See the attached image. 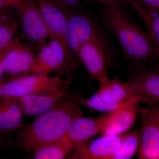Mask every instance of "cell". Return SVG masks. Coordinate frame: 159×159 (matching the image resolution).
Returning <instances> with one entry per match:
<instances>
[{
  "mask_svg": "<svg viewBox=\"0 0 159 159\" xmlns=\"http://www.w3.org/2000/svg\"><path fill=\"white\" fill-rule=\"evenodd\" d=\"M101 13L103 22L116 38L131 66L159 64V47L149 32L141 29L119 7L102 5Z\"/></svg>",
  "mask_w": 159,
  "mask_h": 159,
  "instance_id": "6da1fadb",
  "label": "cell"
},
{
  "mask_svg": "<svg viewBox=\"0 0 159 159\" xmlns=\"http://www.w3.org/2000/svg\"><path fill=\"white\" fill-rule=\"evenodd\" d=\"M81 106L77 97L71 96L63 99L20 132L19 146L33 152L43 145L64 138L74 120L83 115Z\"/></svg>",
  "mask_w": 159,
  "mask_h": 159,
  "instance_id": "7a4b0ae2",
  "label": "cell"
},
{
  "mask_svg": "<svg viewBox=\"0 0 159 159\" xmlns=\"http://www.w3.org/2000/svg\"><path fill=\"white\" fill-rule=\"evenodd\" d=\"M76 57L86 69L91 80H95L100 84L109 80L108 72L113 66V53L102 31L81 46Z\"/></svg>",
  "mask_w": 159,
  "mask_h": 159,
  "instance_id": "3957f363",
  "label": "cell"
},
{
  "mask_svg": "<svg viewBox=\"0 0 159 159\" xmlns=\"http://www.w3.org/2000/svg\"><path fill=\"white\" fill-rule=\"evenodd\" d=\"M40 49L36 54L31 74L50 75L57 74L71 80L78 66V60L67 53L63 46L53 39Z\"/></svg>",
  "mask_w": 159,
  "mask_h": 159,
  "instance_id": "277c9868",
  "label": "cell"
},
{
  "mask_svg": "<svg viewBox=\"0 0 159 159\" xmlns=\"http://www.w3.org/2000/svg\"><path fill=\"white\" fill-rule=\"evenodd\" d=\"M71 80H63L59 75L30 74L11 78L0 85V97L16 98L29 94L55 92L69 89Z\"/></svg>",
  "mask_w": 159,
  "mask_h": 159,
  "instance_id": "5b68a950",
  "label": "cell"
},
{
  "mask_svg": "<svg viewBox=\"0 0 159 159\" xmlns=\"http://www.w3.org/2000/svg\"><path fill=\"white\" fill-rule=\"evenodd\" d=\"M15 9L23 39L36 53L47 43L48 31L37 0H17Z\"/></svg>",
  "mask_w": 159,
  "mask_h": 159,
  "instance_id": "8992f818",
  "label": "cell"
},
{
  "mask_svg": "<svg viewBox=\"0 0 159 159\" xmlns=\"http://www.w3.org/2000/svg\"><path fill=\"white\" fill-rule=\"evenodd\" d=\"M66 10L68 15L66 42L70 51L76 57L81 46L102 31L94 20L84 12L82 8Z\"/></svg>",
  "mask_w": 159,
  "mask_h": 159,
  "instance_id": "52a82bcc",
  "label": "cell"
},
{
  "mask_svg": "<svg viewBox=\"0 0 159 159\" xmlns=\"http://www.w3.org/2000/svg\"><path fill=\"white\" fill-rule=\"evenodd\" d=\"M142 127L138 158H159V103L140 108Z\"/></svg>",
  "mask_w": 159,
  "mask_h": 159,
  "instance_id": "ba28073f",
  "label": "cell"
},
{
  "mask_svg": "<svg viewBox=\"0 0 159 159\" xmlns=\"http://www.w3.org/2000/svg\"><path fill=\"white\" fill-rule=\"evenodd\" d=\"M138 102L131 103L99 116V132L102 136L121 134L132 127L140 107Z\"/></svg>",
  "mask_w": 159,
  "mask_h": 159,
  "instance_id": "9c48e42d",
  "label": "cell"
},
{
  "mask_svg": "<svg viewBox=\"0 0 159 159\" xmlns=\"http://www.w3.org/2000/svg\"><path fill=\"white\" fill-rule=\"evenodd\" d=\"M127 82L139 95L159 102V64L131 66Z\"/></svg>",
  "mask_w": 159,
  "mask_h": 159,
  "instance_id": "30bf717a",
  "label": "cell"
},
{
  "mask_svg": "<svg viewBox=\"0 0 159 159\" xmlns=\"http://www.w3.org/2000/svg\"><path fill=\"white\" fill-rule=\"evenodd\" d=\"M96 93L103 102L109 104H122L132 101L151 105L159 102L139 95L128 82L115 77L101 84Z\"/></svg>",
  "mask_w": 159,
  "mask_h": 159,
  "instance_id": "8fae6325",
  "label": "cell"
},
{
  "mask_svg": "<svg viewBox=\"0 0 159 159\" xmlns=\"http://www.w3.org/2000/svg\"><path fill=\"white\" fill-rule=\"evenodd\" d=\"M36 54L26 42L18 43L3 59L4 74L9 79L31 74Z\"/></svg>",
  "mask_w": 159,
  "mask_h": 159,
  "instance_id": "7c38bea8",
  "label": "cell"
},
{
  "mask_svg": "<svg viewBox=\"0 0 159 159\" xmlns=\"http://www.w3.org/2000/svg\"><path fill=\"white\" fill-rule=\"evenodd\" d=\"M124 134L104 135L92 140L76 151L72 152L67 157L76 159H111L119 150Z\"/></svg>",
  "mask_w": 159,
  "mask_h": 159,
  "instance_id": "4fadbf2b",
  "label": "cell"
},
{
  "mask_svg": "<svg viewBox=\"0 0 159 159\" xmlns=\"http://www.w3.org/2000/svg\"><path fill=\"white\" fill-rule=\"evenodd\" d=\"M69 89L55 92L29 94L16 98L24 116H39L50 110L63 99L70 97Z\"/></svg>",
  "mask_w": 159,
  "mask_h": 159,
  "instance_id": "5bb4252c",
  "label": "cell"
},
{
  "mask_svg": "<svg viewBox=\"0 0 159 159\" xmlns=\"http://www.w3.org/2000/svg\"><path fill=\"white\" fill-rule=\"evenodd\" d=\"M39 9L48 31V39H53L62 45L66 51L75 56L69 49L66 42V32L68 15L66 11L49 4L45 0H37Z\"/></svg>",
  "mask_w": 159,
  "mask_h": 159,
  "instance_id": "9a60e30c",
  "label": "cell"
},
{
  "mask_svg": "<svg viewBox=\"0 0 159 159\" xmlns=\"http://www.w3.org/2000/svg\"><path fill=\"white\" fill-rule=\"evenodd\" d=\"M99 132V116L88 117L83 115L72 123L65 138L72 145V152L79 150Z\"/></svg>",
  "mask_w": 159,
  "mask_h": 159,
  "instance_id": "2e32d148",
  "label": "cell"
},
{
  "mask_svg": "<svg viewBox=\"0 0 159 159\" xmlns=\"http://www.w3.org/2000/svg\"><path fill=\"white\" fill-rule=\"evenodd\" d=\"M24 116L16 99L2 98L0 100V134H6L20 128Z\"/></svg>",
  "mask_w": 159,
  "mask_h": 159,
  "instance_id": "e0dca14e",
  "label": "cell"
},
{
  "mask_svg": "<svg viewBox=\"0 0 159 159\" xmlns=\"http://www.w3.org/2000/svg\"><path fill=\"white\" fill-rule=\"evenodd\" d=\"M72 151V145L65 137L37 148L33 152L34 159H64Z\"/></svg>",
  "mask_w": 159,
  "mask_h": 159,
  "instance_id": "ac0fdd59",
  "label": "cell"
},
{
  "mask_svg": "<svg viewBox=\"0 0 159 159\" xmlns=\"http://www.w3.org/2000/svg\"><path fill=\"white\" fill-rule=\"evenodd\" d=\"M127 3L138 12L144 21L152 37L159 47V12L138 0H128Z\"/></svg>",
  "mask_w": 159,
  "mask_h": 159,
  "instance_id": "d6986e66",
  "label": "cell"
},
{
  "mask_svg": "<svg viewBox=\"0 0 159 159\" xmlns=\"http://www.w3.org/2000/svg\"><path fill=\"white\" fill-rule=\"evenodd\" d=\"M141 130L136 129L125 133L122 144L111 159H129L134 156L139 150Z\"/></svg>",
  "mask_w": 159,
  "mask_h": 159,
  "instance_id": "ffe728a7",
  "label": "cell"
},
{
  "mask_svg": "<svg viewBox=\"0 0 159 159\" xmlns=\"http://www.w3.org/2000/svg\"><path fill=\"white\" fill-rule=\"evenodd\" d=\"M20 25L19 18L10 15L0 23V51L9 45Z\"/></svg>",
  "mask_w": 159,
  "mask_h": 159,
  "instance_id": "44dd1931",
  "label": "cell"
},
{
  "mask_svg": "<svg viewBox=\"0 0 159 159\" xmlns=\"http://www.w3.org/2000/svg\"><path fill=\"white\" fill-rule=\"evenodd\" d=\"M49 4L61 9H81V0H45Z\"/></svg>",
  "mask_w": 159,
  "mask_h": 159,
  "instance_id": "7402d4cb",
  "label": "cell"
},
{
  "mask_svg": "<svg viewBox=\"0 0 159 159\" xmlns=\"http://www.w3.org/2000/svg\"><path fill=\"white\" fill-rule=\"evenodd\" d=\"M23 39V38L22 35L21 36H17V37L15 38L9 45L7 46L5 48L0 51V85L6 80L4 77H3L5 74L2 68L3 59L7 53L14 47L15 45H16L18 43L21 41Z\"/></svg>",
  "mask_w": 159,
  "mask_h": 159,
  "instance_id": "603a6c76",
  "label": "cell"
},
{
  "mask_svg": "<svg viewBox=\"0 0 159 159\" xmlns=\"http://www.w3.org/2000/svg\"><path fill=\"white\" fill-rule=\"evenodd\" d=\"M97 2L102 5L119 7L122 4L127 3L126 0H90Z\"/></svg>",
  "mask_w": 159,
  "mask_h": 159,
  "instance_id": "cb8c5ba5",
  "label": "cell"
},
{
  "mask_svg": "<svg viewBox=\"0 0 159 159\" xmlns=\"http://www.w3.org/2000/svg\"><path fill=\"white\" fill-rule=\"evenodd\" d=\"M140 2L159 12V0H138Z\"/></svg>",
  "mask_w": 159,
  "mask_h": 159,
  "instance_id": "d4e9b609",
  "label": "cell"
},
{
  "mask_svg": "<svg viewBox=\"0 0 159 159\" xmlns=\"http://www.w3.org/2000/svg\"><path fill=\"white\" fill-rule=\"evenodd\" d=\"M17 0H0V9L15 8Z\"/></svg>",
  "mask_w": 159,
  "mask_h": 159,
  "instance_id": "484cf974",
  "label": "cell"
},
{
  "mask_svg": "<svg viewBox=\"0 0 159 159\" xmlns=\"http://www.w3.org/2000/svg\"><path fill=\"white\" fill-rule=\"evenodd\" d=\"M9 9H0V23L11 15V14L9 12Z\"/></svg>",
  "mask_w": 159,
  "mask_h": 159,
  "instance_id": "4316f807",
  "label": "cell"
},
{
  "mask_svg": "<svg viewBox=\"0 0 159 159\" xmlns=\"http://www.w3.org/2000/svg\"><path fill=\"white\" fill-rule=\"evenodd\" d=\"M2 97H0V100H1V99H2Z\"/></svg>",
  "mask_w": 159,
  "mask_h": 159,
  "instance_id": "83f0119b",
  "label": "cell"
},
{
  "mask_svg": "<svg viewBox=\"0 0 159 159\" xmlns=\"http://www.w3.org/2000/svg\"><path fill=\"white\" fill-rule=\"evenodd\" d=\"M126 2H127H127H128V0H126Z\"/></svg>",
  "mask_w": 159,
  "mask_h": 159,
  "instance_id": "f1b7e54d",
  "label": "cell"
},
{
  "mask_svg": "<svg viewBox=\"0 0 159 159\" xmlns=\"http://www.w3.org/2000/svg\"></svg>",
  "mask_w": 159,
  "mask_h": 159,
  "instance_id": "f546056e",
  "label": "cell"
}]
</instances>
